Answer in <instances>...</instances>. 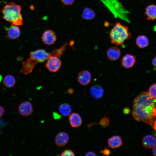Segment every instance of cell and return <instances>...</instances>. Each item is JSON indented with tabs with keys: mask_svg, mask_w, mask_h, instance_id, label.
<instances>
[{
	"mask_svg": "<svg viewBox=\"0 0 156 156\" xmlns=\"http://www.w3.org/2000/svg\"><path fill=\"white\" fill-rule=\"evenodd\" d=\"M109 119L105 117L101 119L100 121L99 124L103 127H105L109 125Z\"/></svg>",
	"mask_w": 156,
	"mask_h": 156,
	"instance_id": "d4e9b609",
	"label": "cell"
},
{
	"mask_svg": "<svg viewBox=\"0 0 156 156\" xmlns=\"http://www.w3.org/2000/svg\"><path fill=\"white\" fill-rule=\"evenodd\" d=\"M96 154L94 152L92 151H89L87 152L85 155V156H96Z\"/></svg>",
	"mask_w": 156,
	"mask_h": 156,
	"instance_id": "4dcf8cb0",
	"label": "cell"
},
{
	"mask_svg": "<svg viewBox=\"0 0 156 156\" xmlns=\"http://www.w3.org/2000/svg\"><path fill=\"white\" fill-rule=\"evenodd\" d=\"M154 30L155 31H156V25L154 27Z\"/></svg>",
	"mask_w": 156,
	"mask_h": 156,
	"instance_id": "ab89813d",
	"label": "cell"
},
{
	"mask_svg": "<svg viewBox=\"0 0 156 156\" xmlns=\"http://www.w3.org/2000/svg\"><path fill=\"white\" fill-rule=\"evenodd\" d=\"M100 152L103 155L109 156L111 153L110 150L107 148H105L101 150Z\"/></svg>",
	"mask_w": 156,
	"mask_h": 156,
	"instance_id": "4316f807",
	"label": "cell"
},
{
	"mask_svg": "<svg viewBox=\"0 0 156 156\" xmlns=\"http://www.w3.org/2000/svg\"><path fill=\"white\" fill-rule=\"evenodd\" d=\"M21 7L11 1L1 10L3 18L12 24L17 26L23 24V19L21 13Z\"/></svg>",
	"mask_w": 156,
	"mask_h": 156,
	"instance_id": "7a4b0ae2",
	"label": "cell"
},
{
	"mask_svg": "<svg viewBox=\"0 0 156 156\" xmlns=\"http://www.w3.org/2000/svg\"><path fill=\"white\" fill-rule=\"evenodd\" d=\"M74 90L72 88H69L68 90V92L69 94H71L74 93Z\"/></svg>",
	"mask_w": 156,
	"mask_h": 156,
	"instance_id": "e575fe53",
	"label": "cell"
},
{
	"mask_svg": "<svg viewBox=\"0 0 156 156\" xmlns=\"http://www.w3.org/2000/svg\"><path fill=\"white\" fill-rule=\"evenodd\" d=\"M146 19L154 20L156 19V5L151 4L148 5L145 10Z\"/></svg>",
	"mask_w": 156,
	"mask_h": 156,
	"instance_id": "ac0fdd59",
	"label": "cell"
},
{
	"mask_svg": "<svg viewBox=\"0 0 156 156\" xmlns=\"http://www.w3.org/2000/svg\"><path fill=\"white\" fill-rule=\"evenodd\" d=\"M18 110L21 115L24 116H28L32 114L33 107L30 102L25 101L20 104L18 106Z\"/></svg>",
	"mask_w": 156,
	"mask_h": 156,
	"instance_id": "ba28073f",
	"label": "cell"
},
{
	"mask_svg": "<svg viewBox=\"0 0 156 156\" xmlns=\"http://www.w3.org/2000/svg\"><path fill=\"white\" fill-rule=\"evenodd\" d=\"M38 63L35 60L29 57L25 61L22 62V66L19 72L27 75L31 73L36 65Z\"/></svg>",
	"mask_w": 156,
	"mask_h": 156,
	"instance_id": "8992f818",
	"label": "cell"
},
{
	"mask_svg": "<svg viewBox=\"0 0 156 156\" xmlns=\"http://www.w3.org/2000/svg\"><path fill=\"white\" fill-rule=\"evenodd\" d=\"M5 113V110L4 108L0 105V117L2 116Z\"/></svg>",
	"mask_w": 156,
	"mask_h": 156,
	"instance_id": "1f68e13d",
	"label": "cell"
},
{
	"mask_svg": "<svg viewBox=\"0 0 156 156\" xmlns=\"http://www.w3.org/2000/svg\"><path fill=\"white\" fill-rule=\"evenodd\" d=\"M42 39L45 44L51 45L54 44L56 41L57 36L53 30L47 29L43 33L42 36Z\"/></svg>",
	"mask_w": 156,
	"mask_h": 156,
	"instance_id": "52a82bcc",
	"label": "cell"
},
{
	"mask_svg": "<svg viewBox=\"0 0 156 156\" xmlns=\"http://www.w3.org/2000/svg\"><path fill=\"white\" fill-rule=\"evenodd\" d=\"M136 62L135 57L130 54L125 55L121 60V65L122 67L126 68L133 67Z\"/></svg>",
	"mask_w": 156,
	"mask_h": 156,
	"instance_id": "9c48e42d",
	"label": "cell"
},
{
	"mask_svg": "<svg viewBox=\"0 0 156 156\" xmlns=\"http://www.w3.org/2000/svg\"><path fill=\"white\" fill-rule=\"evenodd\" d=\"M30 8L31 10H34V7L33 5H31L30 6Z\"/></svg>",
	"mask_w": 156,
	"mask_h": 156,
	"instance_id": "8d00e7d4",
	"label": "cell"
},
{
	"mask_svg": "<svg viewBox=\"0 0 156 156\" xmlns=\"http://www.w3.org/2000/svg\"><path fill=\"white\" fill-rule=\"evenodd\" d=\"M2 79V75L0 74V82L1 81Z\"/></svg>",
	"mask_w": 156,
	"mask_h": 156,
	"instance_id": "f35d334b",
	"label": "cell"
},
{
	"mask_svg": "<svg viewBox=\"0 0 156 156\" xmlns=\"http://www.w3.org/2000/svg\"><path fill=\"white\" fill-rule=\"evenodd\" d=\"M53 118L55 119H60L61 117V115L56 112H53Z\"/></svg>",
	"mask_w": 156,
	"mask_h": 156,
	"instance_id": "f546056e",
	"label": "cell"
},
{
	"mask_svg": "<svg viewBox=\"0 0 156 156\" xmlns=\"http://www.w3.org/2000/svg\"><path fill=\"white\" fill-rule=\"evenodd\" d=\"M61 65L62 62L59 58L51 55L47 60L45 66L49 71L55 73L60 69Z\"/></svg>",
	"mask_w": 156,
	"mask_h": 156,
	"instance_id": "5b68a950",
	"label": "cell"
},
{
	"mask_svg": "<svg viewBox=\"0 0 156 156\" xmlns=\"http://www.w3.org/2000/svg\"><path fill=\"white\" fill-rule=\"evenodd\" d=\"M121 55V51L118 47H112L109 48L107 50V55L109 60L115 61L118 59Z\"/></svg>",
	"mask_w": 156,
	"mask_h": 156,
	"instance_id": "5bb4252c",
	"label": "cell"
},
{
	"mask_svg": "<svg viewBox=\"0 0 156 156\" xmlns=\"http://www.w3.org/2000/svg\"><path fill=\"white\" fill-rule=\"evenodd\" d=\"M51 55V53H48L44 49H40L31 51L29 57L38 63H43L47 61Z\"/></svg>",
	"mask_w": 156,
	"mask_h": 156,
	"instance_id": "277c9868",
	"label": "cell"
},
{
	"mask_svg": "<svg viewBox=\"0 0 156 156\" xmlns=\"http://www.w3.org/2000/svg\"><path fill=\"white\" fill-rule=\"evenodd\" d=\"M90 92L94 98L99 99L101 98L104 94V90L102 87L98 85L92 86L90 89Z\"/></svg>",
	"mask_w": 156,
	"mask_h": 156,
	"instance_id": "2e32d148",
	"label": "cell"
},
{
	"mask_svg": "<svg viewBox=\"0 0 156 156\" xmlns=\"http://www.w3.org/2000/svg\"><path fill=\"white\" fill-rule=\"evenodd\" d=\"M74 43V42L73 41H70V45L71 46H72Z\"/></svg>",
	"mask_w": 156,
	"mask_h": 156,
	"instance_id": "74e56055",
	"label": "cell"
},
{
	"mask_svg": "<svg viewBox=\"0 0 156 156\" xmlns=\"http://www.w3.org/2000/svg\"><path fill=\"white\" fill-rule=\"evenodd\" d=\"M3 81L4 86L8 88L13 87L16 82L14 77L10 75H6L3 79Z\"/></svg>",
	"mask_w": 156,
	"mask_h": 156,
	"instance_id": "7402d4cb",
	"label": "cell"
},
{
	"mask_svg": "<svg viewBox=\"0 0 156 156\" xmlns=\"http://www.w3.org/2000/svg\"><path fill=\"white\" fill-rule=\"evenodd\" d=\"M108 144L111 148L116 149L119 148L123 144L121 137L118 135H114L107 140Z\"/></svg>",
	"mask_w": 156,
	"mask_h": 156,
	"instance_id": "9a60e30c",
	"label": "cell"
},
{
	"mask_svg": "<svg viewBox=\"0 0 156 156\" xmlns=\"http://www.w3.org/2000/svg\"><path fill=\"white\" fill-rule=\"evenodd\" d=\"M58 110L63 116L66 117L71 114L72 108L70 104L67 103H63L59 106Z\"/></svg>",
	"mask_w": 156,
	"mask_h": 156,
	"instance_id": "d6986e66",
	"label": "cell"
},
{
	"mask_svg": "<svg viewBox=\"0 0 156 156\" xmlns=\"http://www.w3.org/2000/svg\"><path fill=\"white\" fill-rule=\"evenodd\" d=\"M132 115L133 118L153 126L155 120L156 99L148 92H142L133 101Z\"/></svg>",
	"mask_w": 156,
	"mask_h": 156,
	"instance_id": "6da1fadb",
	"label": "cell"
},
{
	"mask_svg": "<svg viewBox=\"0 0 156 156\" xmlns=\"http://www.w3.org/2000/svg\"><path fill=\"white\" fill-rule=\"evenodd\" d=\"M155 119H156V116H155Z\"/></svg>",
	"mask_w": 156,
	"mask_h": 156,
	"instance_id": "60d3db41",
	"label": "cell"
},
{
	"mask_svg": "<svg viewBox=\"0 0 156 156\" xmlns=\"http://www.w3.org/2000/svg\"><path fill=\"white\" fill-rule=\"evenodd\" d=\"M95 16V13L92 9L89 7H86L83 9L81 14L82 18L85 20H91Z\"/></svg>",
	"mask_w": 156,
	"mask_h": 156,
	"instance_id": "44dd1931",
	"label": "cell"
},
{
	"mask_svg": "<svg viewBox=\"0 0 156 156\" xmlns=\"http://www.w3.org/2000/svg\"><path fill=\"white\" fill-rule=\"evenodd\" d=\"M66 42L60 48L53 50L51 53V55L56 56L59 58L61 57L66 50Z\"/></svg>",
	"mask_w": 156,
	"mask_h": 156,
	"instance_id": "603a6c76",
	"label": "cell"
},
{
	"mask_svg": "<svg viewBox=\"0 0 156 156\" xmlns=\"http://www.w3.org/2000/svg\"><path fill=\"white\" fill-rule=\"evenodd\" d=\"M92 78L91 73L88 70H84L78 73L77 80L81 85L85 86L90 82Z\"/></svg>",
	"mask_w": 156,
	"mask_h": 156,
	"instance_id": "8fae6325",
	"label": "cell"
},
{
	"mask_svg": "<svg viewBox=\"0 0 156 156\" xmlns=\"http://www.w3.org/2000/svg\"><path fill=\"white\" fill-rule=\"evenodd\" d=\"M148 92L153 98L156 99V83L153 84L151 86Z\"/></svg>",
	"mask_w": 156,
	"mask_h": 156,
	"instance_id": "cb8c5ba5",
	"label": "cell"
},
{
	"mask_svg": "<svg viewBox=\"0 0 156 156\" xmlns=\"http://www.w3.org/2000/svg\"><path fill=\"white\" fill-rule=\"evenodd\" d=\"M62 156H75V154L72 150L67 149L64 150L61 154Z\"/></svg>",
	"mask_w": 156,
	"mask_h": 156,
	"instance_id": "484cf974",
	"label": "cell"
},
{
	"mask_svg": "<svg viewBox=\"0 0 156 156\" xmlns=\"http://www.w3.org/2000/svg\"><path fill=\"white\" fill-rule=\"evenodd\" d=\"M69 139V136L67 133L64 131H61L56 135L55 139V142L59 147H62L68 143Z\"/></svg>",
	"mask_w": 156,
	"mask_h": 156,
	"instance_id": "30bf717a",
	"label": "cell"
},
{
	"mask_svg": "<svg viewBox=\"0 0 156 156\" xmlns=\"http://www.w3.org/2000/svg\"><path fill=\"white\" fill-rule=\"evenodd\" d=\"M7 37L10 39L14 40L18 38L21 34L19 27L17 25L11 24V26L7 28Z\"/></svg>",
	"mask_w": 156,
	"mask_h": 156,
	"instance_id": "7c38bea8",
	"label": "cell"
},
{
	"mask_svg": "<svg viewBox=\"0 0 156 156\" xmlns=\"http://www.w3.org/2000/svg\"><path fill=\"white\" fill-rule=\"evenodd\" d=\"M135 43L137 46L141 49L146 47L149 44L148 39L144 35L138 36L136 39Z\"/></svg>",
	"mask_w": 156,
	"mask_h": 156,
	"instance_id": "ffe728a7",
	"label": "cell"
},
{
	"mask_svg": "<svg viewBox=\"0 0 156 156\" xmlns=\"http://www.w3.org/2000/svg\"><path fill=\"white\" fill-rule=\"evenodd\" d=\"M152 152L153 155L156 156V144L153 147Z\"/></svg>",
	"mask_w": 156,
	"mask_h": 156,
	"instance_id": "836d02e7",
	"label": "cell"
},
{
	"mask_svg": "<svg viewBox=\"0 0 156 156\" xmlns=\"http://www.w3.org/2000/svg\"><path fill=\"white\" fill-rule=\"evenodd\" d=\"M70 124L73 128H77L81 126L82 120L79 114L74 112L71 114L68 117Z\"/></svg>",
	"mask_w": 156,
	"mask_h": 156,
	"instance_id": "4fadbf2b",
	"label": "cell"
},
{
	"mask_svg": "<svg viewBox=\"0 0 156 156\" xmlns=\"http://www.w3.org/2000/svg\"><path fill=\"white\" fill-rule=\"evenodd\" d=\"M142 144L147 148H153L156 144V138L151 135H147L143 138Z\"/></svg>",
	"mask_w": 156,
	"mask_h": 156,
	"instance_id": "e0dca14e",
	"label": "cell"
},
{
	"mask_svg": "<svg viewBox=\"0 0 156 156\" xmlns=\"http://www.w3.org/2000/svg\"><path fill=\"white\" fill-rule=\"evenodd\" d=\"M152 64L153 66L156 68V56L155 57L153 60L152 61Z\"/></svg>",
	"mask_w": 156,
	"mask_h": 156,
	"instance_id": "d6a6232c",
	"label": "cell"
},
{
	"mask_svg": "<svg viewBox=\"0 0 156 156\" xmlns=\"http://www.w3.org/2000/svg\"><path fill=\"white\" fill-rule=\"evenodd\" d=\"M62 2L66 5H72L75 1V0H60Z\"/></svg>",
	"mask_w": 156,
	"mask_h": 156,
	"instance_id": "83f0119b",
	"label": "cell"
},
{
	"mask_svg": "<svg viewBox=\"0 0 156 156\" xmlns=\"http://www.w3.org/2000/svg\"><path fill=\"white\" fill-rule=\"evenodd\" d=\"M152 127L156 131V120H155L152 126Z\"/></svg>",
	"mask_w": 156,
	"mask_h": 156,
	"instance_id": "d590c367",
	"label": "cell"
},
{
	"mask_svg": "<svg viewBox=\"0 0 156 156\" xmlns=\"http://www.w3.org/2000/svg\"><path fill=\"white\" fill-rule=\"evenodd\" d=\"M131 112L130 109L127 107H124L122 110L123 113L125 115H128Z\"/></svg>",
	"mask_w": 156,
	"mask_h": 156,
	"instance_id": "f1b7e54d",
	"label": "cell"
},
{
	"mask_svg": "<svg viewBox=\"0 0 156 156\" xmlns=\"http://www.w3.org/2000/svg\"><path fill=\"white\" fill-rule=\"evenodd\" d=\"M111 42L117 46H122L125 42L131 37L127 26L119 22L115 23L109 33Z\"/></svg>",
	"mask_w": 156,
	"mask_h": 156,
	"instance_id": "3957f363",
	"label": "cell"
}]
</instances>
